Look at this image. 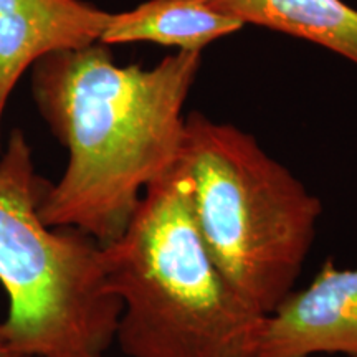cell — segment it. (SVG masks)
Listing matches in <instances>:
<instances>
[{"label":"cell","instance_id":"obj_3","mask_svg":"<svg viewBox=\"0 0 357 357\" xmlns=\"http://www.w3.org/2000/svg\"><path fill=\"white\" fill-rule=\"evenodd\" d=\"M177 164L195 220L231 288L260 314L294 289L323 204L252 134L202 113L185 116Z\"/></svg>","mask_w":357,"mask_h":357},{"label":"cell","instance_id":"obj_2","mask_svg":"<svg viewBox=\"0 0 357 357\" xmlns=\"http://www.w3.org/2000/svg\"><path fill=\"white\" fill-rule=\"evenodd\" d=\"M101 258L121 303L114 342L128 357L247 354L263 314L240 298L208 252L178 164L147 187Z\"/></svg>","mask_w":357,"mask_h":357},{"label":"cell","instance_id":"obj_7","mask_svg":"<svg viewBox=\"0 0 357 357\" xmlns=\"http://www.w3.org/2000/svg\"><path fill=\"white\" fill-rule=\"evenodd\" d=\"M243 24L213 10L204 0H146L126 12L111 13L100 43L149 42L199 52L215 40L238 32Z\"/></svg>","mask_w":357,"mask_h":357},{"label":"cell","instance_id":"obj_5","mask_svg":"<svg viewBox=\"0 0 357 357\" xmlns=\"http://www.w3.org/2000/svg\"><path fill=\"white\" fill-rule=\"evenodd\" d=\"M357 357V268L328 258L311 283L258 321L245 357Z\"/></svg>","mask_w":357,"mask_h":357},{"label":"cell","instance_id":"obj_4","mask_svg":"<svg viewBox=\"0 0 357 357\" xmlns=\"http://www.w3.org/2000/svg\"><path fill=\"white\" fill-rule=\"evenodd\" d=\"M48 187L24 131L12 129L0 151V284L8 298L0 333L37 357H106L121 303L106 283L101 245L42 220Z\"/></svg>","mask_w":357,"mask_h":357},{"label":"cell","instance_id":"obj_1","mask_svg":"<svg viewBox=\"0 0 357 357\" xmlns=\"http://www.w3.org/2000/svg\"><path fill=\"white\" fill-rule=\"evenodd\" d=\"M200 65L202 53L177 52L149 70L121 66L98 42L32 66L35 106L68 153L40 205L48 227L77 229L101 247L123 234L144 190L177 164Z\"/></svg>","mask_w":357,"mask_h":357},{"label":"cell","instance_id":"obj_6","mask_svg":"<svg viewBox=\"0 0 357 357\" xmlns=\"http://www.w3.org/2000/svg\"><path fill=\"white\" fill-rule=\"evenodd\" d=\"M109 17L84 0H0V151L3 114L25 71L52 53L98 43Z\"/></svg>","mask_w":357,"mask_h":357},{"label":"cell","instance_id":"obj_8","mask_svg":"<svg viewBox=\"0 0 357 357\" xmlns=\"http://www.w3.org/2000/svg\"><path fill=\"white\" fill-rule=\"evenodd\" d=\"M243 25L306 40L357 65V8L344 0H204Z\"/></svg>","mask_w":357,"mask_h":357},{"label":"cell","instance_id":"obj_9","mask_svg":"<svg viewBox=\"0 0 357 357\" xmlns=\"http://www.w3.org/2000/svg\"><path fill=\"white\" fill-rule=\"evenodd\" d=\"M0 357H37L29 354V352H22L19 349H15L10 342L3 337V334L0 333Z\"/></svg>","mask_w":357,"mask_h":357}]
</instances>
